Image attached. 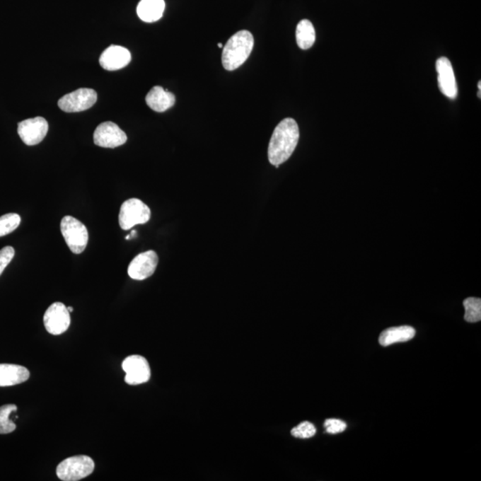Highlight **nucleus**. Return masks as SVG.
<instances>
[{"label": "nucleus", "instance_id": "1", "mask_svg": "<svg viewBox=\"0 0 481 481\" xmlns=\"http://www.w3.org/2000/svg\"><path fill=\"white\" fill-rule=\"evenodd\" d=\"M300 130L295 120L286 118L274 129L269 144L270 163L277 168L286 161L296 149Z\"/></svg>", "mask_w": 481, "mask_h": 481}, {"label": "nucleus", "instance_id": "2", "mask_svg": "<svg viewBox=\"0 0 481 481\" xmlns=\"http://www.w3.org/2000/svg\"><path fill=\"white\" fill-rule=\"evenodd\" d=\"M254 39L248 30H240L223 48L222 64L226 71H233L245 64L253 50Z\"/></svg>", "mask_w": 481, "mask_h": 481}, {"label": "nucleus", "instance_id": "3", "mask_svg": "<svg viewBox=\"0 0 481 481\" xmlns=\"http://www.w3.org/2000/svg\"><path fill=\"white\" fill-rule=\"evenodd\" d=\"M67 246L74 254L84 252L88 245V232L87 228L77 219L71 216H65L60 225Z\"/></svg>", "mask_w": 481, "mask_h": 481}, {"label": "nucleus", "instance_id": "4", "mask_svg": "<svg viewBox=\"0 0 481 481\" xmlns=\"http://www.w3.org/2000/svg\"><path fill=\"white\" fill-rule=\"evenodd\" d=\"M95 463L87 456L69 457L61 462L57 468V475L61 480L78 481L94 472Z\"/></svg>", "mask_w": 481, "mask_h": 481}, {"label": "nucleus", "instance_id": "5", "mask_svg": "<svg viewBox=\"0 0 481 481\" xmlns=\"http://www.w3.org/2000/svg\"><path fill=\"white\" fill-rule=\"evenodd\" d=\"M151 218V211L139 199L132 198L123 202L119 215L120 226L129 230L136 225L146 224Z\"/></svg>", "mask_w": 481, "mask_h": 481}, {"label": "nucleus", "instance_id": "6", "mask_svg": "<svg viewBox=\"0 0 481 481\" xmlns=\"http://www.w3.org/2000/svg\"><path fill=\"white\" fill-rule=\"evenodd\" d=\"M98 100V94L92 88H79L65 95L58 101V106L65 112H79L91 108Z\"/></svg>", "mask_w": 481, "mask_h": 481}, {"label": "nucleus", "instance_id": "7", "mask_svg": "<svg viewBox=\"0 0 481 481\" xmlns=\"http://www.w3.org/2000/svg\"><path fill=\"white\" fill-rule=\"evenodd\" d=\"M71 324L70 312L65 305L56 302L47 309L44 315V325L47 331L53 335H60L67 331Z\"/></svg>", "mask_w": 481, "mask_h": 481}, {"label": "nucleus", "instance_id": "8", "mask_svg": "<svg viewBox=\"0 0 481 481\" xmlns=\"http://www.w3.org/2000/svg\"><path fill=\"white\" fill-rule=\"evenodd\" d=\"M127 140L126 133L111 122L101 123L94 132L95 144L104 149H116L124 144Z\"/></svg>", "mask_w": 481, "mask_h": 481}, {"label": "nucleus", "instance_id": "9", "mask_svg": "<svg viewBox=\"0 0 481 481\" xmlns=\"http://www.w3.org/2000/svg\"><path fill=\"white\" fill-rule=\"evenodd\" d=\"M122 369L126 373L125 381L129 385L146 383L150 380L149 361L142 356L132 355L127 357L123 361Z\"/></svg>", "mask_w": 481, "mask_h": 481}, {"label": "nucleus", "instance_id": "10", "mask_svg": "<svg viewBox=\"0 0 481 481\" xmlns=\"http://www.w3.org/2000/svg\"><path fill=\"white\" fill-rule=\"evenodd\" d=\"M21 139L27 146H36L42 142L48 132V123L43 117L23 120L18 124Z\"/></svg>", "mask_w": 481, "mask_h": 481}, {"label": "nucleus", "instance_id": "11", "mask_svg": "<svg viewBox=\"0 0 481 481\" xmlns=\"http://www.w3.org/2000/svg\"><path fill=\"white\" fill-rule=\"evenodd\" d=\"M159 257L153 250L139 254L130 262L128 274L134 280H144L156 272Z\"/></svg>", "mask_w": 481, "mask_h": 481}, {"label": "nucleus", "instance_id": "12", "mask_svg": "<svg viewBox=\"0 0 481 481\" xmlns=\"http://www.w3.org/2000/svg\"><path fill=\"white\" fill-rule=\"evenodd\" d=\"M438 72L439 89L446 98L455 99L457 96V85L451 62L446 57H441L436 64Z\"/></svg>", "mask_w": 481, "mask_h": 481}, {"label": "nucleus", "instance_id": "13", "mask_svg": "<svg viewBox=\"0 0 481 481\" xmlns=\"http://www.w3.org/2000/svg\"><path fill=\"white\" fill-rule=\"evenodd\" d=\"M132 61V54L127 48L110 46L102 53L99 63L106 71H117L124 68Z\"/></svg>", "mask_w": 481, "mask_h": 481}, {"label": "nucleus", "instance_id": "14", "mask_svg": "<svg viewBox=\"0 0 481 481\" xmlns=\"http://www.w3.org/2000/svg\"><path fill=\"white\" fill-rule=\"evenodd\" d=\"M146 102L153 111L163 112L173 108L176 102V98L173 93L165 91L160 86H156L146 95Z\"/></svg>", "mask_w": 481, "mask_h": 481}, {"label": "nucleus", "instance_id": "15", "mask_svg": "<svg viewBox=\"0 0 481 481\" xmlns=\"http://www.w3.org/2000/svg\"><path fill=\"white\" fill-rule=\"evenodd\" d=\"M30 372L25 367L12 364H0V387L13 386L29 379Z\"/></svg>", "mask_w": 481, "mask_h": 481}, {"label": "nucleus", "instance_id": "16", "mask_svg": "<svg viewBox=\"0 0 481 481\" xmlns=\"http://www.w3.org/2000/svg\"><path fill=\"white\" fill-rule=\"evenodd\" d=\"M415 335V330L411 326L403 325L390 328L381 333L379 342L381 346L388 347L397 342L410 341Z\"/></svg>", "mask_w": 481, "mask_h": 481}, {"label": "nucleus", "instance_id": "17", "mask_svg": "<svg viewBox=\"0 0 481 481\" xmlns=\"http://www.w3.org/2000/svg\"><path fill=\"white\" fill-rule=\"evenodd\" d=\"M165 9L164 0H141L137 6V16L144 22L153 23L160 20Z\"/></svg>", "mask_w": 481, "mask_h": 481}, {"label": "nucleus", "instance_id": "18", "mask_svg": "<svg viewBox=\"0 0 481 481\" xmlns=\"http://www.w3.org/2000/svg\"><path fill=\"white\" fill-rule=\"evenodd\" d=\"M296 41L298 46L303 50H309L314 45L315 30L311 21L304 19L298 23Z\"/></svg>", "mask_w": 481, "mask_h": 481}, {"label": "nucleus", "instance_id": "19", "mask_svg": "<svg viewBox=\"0 0 481 481\" xmlns=\"http://www.w3.org/2000/svg\"><path fill=\"white\" fill-rule=\"evenodd\" d=\"M17 410L16 405H5L0 407V434H8L16 429L15 422L10 415Z\"/></svg>", "mask_w": 481, "mask_h": 481}, {"label": "nucleus", "instance_id": "20", "mask_svg": "<svg viewBox=\"0 0 481 481\" xmlns=\"http://www.w3.org/2000/svg\"><path fill=\"white\" fill-rule=\"evenodd\" d=\"M465 308V319L468 323H477L481 320V300L480 298L470 297L463 301Z\"/></svg>", "mask_w": 481, "mask_h": 481}, {"label": "nucleus", "instance_id": "21", "mask_svg": "<svg viewBox=\"0 0 481 481\" xmlns=\"http://www.w3.org/2000/svg\"><path fill=\"white\" fill-rule=\"evenodd\" d=\"M20 223L21 216L16 213H8L0 216V237L15 231Z\"/></svg>", "mask_w": 481, "mask_h": 481}, {"label": "nucleus", "instance_id": "22", "mask_svg": "<svg viewBox=\"0 0 481 481\" xmlns=\"http://www.w3.org/2000/svg\"><path fill=\"white\" fill-rule=\"evenodd\" d=\"M317 429L314 425L309 422H301V424L291 429V435L299 439H309L314 437Z\"/></svg>", "mask_w": 481, "mask_h": 481}, {"label": "nucleus", "instance_id": "23", "mask_svg": "<svg viewBox=\"0 0 481 481\" xmlns=\"http://www.w3.org/2000/svg\"><path fill=\"white\" fill-rule=\"evenodd\" d=\"M15 257V250L11 246H6L0 250V276L4 272L6 267Z\"/></svg>", "mask_w": 481, "mask_h": 481}, {"label": "nucleus", "instance_id": "24", "mask_svg": "<svg viewBox=\"0 0 481 481\" xmlns=\"http://www.w3.org/2000/svg\"><path fill=\"white\" fill-rule=\"evenodd\" d=\"M325 431L330 434H338L344 431L347 428L346 422L338 419H328L325 422Z\"/></svg>", "mask_w": 481, "mask_h": 481}, {"label": "nucleus", "instance_id": "25", "mask_svg": "<svg viewBox=\"0 0 481 481\" xmlns=\"http://www.w3.org/2000/svg\"><path fill=\"white\" fill-rule=\"evenodd\" d=\"M67 308H68V311L70 312V313L74 311V308H72V307H68Z\"/></svg>", "mask_w": 481, "mask_h": 481}, {"label": "nucleus", "instance_id": "26", "mask_svg": "<svg viewBox=\"0 0 481 481\" xmlns=\"http://www.w3.org/2000/svg\"><path fill=\"white\" fill-rule=\"evenodd\" d=\"M218 47H219V48H222V47H223V44H222V43H219V44H218Z\"/></svg>", "mask_w": 481, "mask_h": 481}]
</instances>
